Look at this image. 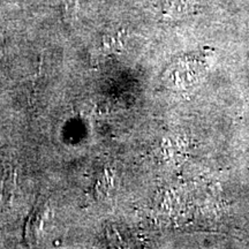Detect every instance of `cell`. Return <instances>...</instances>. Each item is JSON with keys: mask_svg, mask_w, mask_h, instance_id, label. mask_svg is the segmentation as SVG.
Returning a JSON list of instances; mask_svg holds the SVG:
<instances>
[{"mask_svg": "<svg viewBox=\"0 0 249 249\" xmlns=\"http://www.w3.org/2000/svg\"><path fill=\"white\" fill-rule=\"evenodd\" d=\"M52 216V209L48 202H43L37 205L35 213L30 217L27 227V234L34 241H37L45 234L46 229L50 225V220Z\"/></svg>", "mask_w": 249, "mask_h": 249, "instance_id": "cell-1", "label": "cell"}]
</instances>
